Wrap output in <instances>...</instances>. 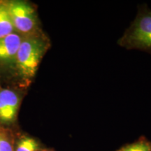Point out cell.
<instances>
[{
	"label": "cell",
	"mask_w": 151,
	"mask_h": 151,
	"mask_svg": "<svg viewBox=\"0 0 151 151\" xmlns=\"http://www.w3.org/2000/svg\"><path fill=\"white\" fill-rule=\"evenodd\" d=\"M21 99L16 90L0 88V123L10 124L16 121Z\"/></svg>",
	"instance_id": "cell-4"
},
{
	"label": "cell",
	"mask_w": 151,
	"mask_h": 151,
	"mask_svg": "<svg viewBox=\"0 0 151 151\" xmlns=\"http://www.w3.org/2000/svg\"><path fill=\"white\" fill-rule=\"evenodd\" d=\"M150 151H151V148H150Z\"/></svg>",
	"instance_id": "cell-10"
},
{
	"label": "cell",
	"mask_w": 151,
	"mask_h": 151,
	"mask_svg": "<svg viewBox=\"0 0 151 151\" xmlns=\"http://www.w3.org/2000/svg\"><path fill=\"white\" fill-rule=\"evenodd\" d=\"M16 32L26 37L42 32L36 9L24 1H6Z\"/></svg>",
	"instance_id": "cell-2"
},
{
	"label": "cell",
	"mask_w": 151,
	"mask_h": 151,
	"mask_svg": "<svg viewBox=\"0 0 151 151\" xmlns=\"http://www.w3.org/2000/svg\"><path fill=\"white\" fill-rule=\"evenodd\" d=\"M120 45L151 52V11L142 9L120 41Z\"/></svg>",
	"instance_id": "cell-3"
},
{
	"label": "cell",
	"mask_w": 151,
	"mask_h": 151,
	"mask_svg": "<svg viewBox=\"0 0 151 151\" xmlns=\"http://www.w3.org/2000/svg\"><path fill=\"white\" fill-rule=\"evenodd\" d=\"M23 38L14 32L0 39V67L14 68L17 53Z\"/></svg>",
	"instance_id": "cell-5"
},
{
	"label": "cell",
	"mask_w": 151,
	"mask_h": 151,
	"mask_svg": "<svg viewBox=\"0 0 151 151\" xmlns=\"http://www.w3.org/2000/svg\"><path fill=\"white\" fill-rule=\"evenodd\" d=\"M41 151H53V150H48V149H43Z\"/></svg>",
	"instance_id": "cell-9"
},
{
	"label": "cell",
	"mask_w": 151,
	"mask_h": 151,
	"mask_svg": "<svg viewBox=\"0 0 151 151\" xmlns=\"http://www.w3.org/2000/svg\"><path fill=\"white\" fill-rule=\"evenodd\" d=\"M50 46V41L43 32L23 38L14 67L22 81L28 83L35 76L39 64Z\"/></svg>",
	"instance_id": "cell-1"
},
{
	"label": "cell",
	"mask_w": 151,
	"mask_h": 151,
	"mask_svg": "<svg viewBox=\"0 0 151 151\" xmlns=\"http://www.w3.org/2000/svg\"><path fill=\"white\" fill-rule=\"evenodd\" d=\"M14 32L6 1H0V39L6 37Z\"/></svg>",
	"instance_id": "cell-6"
},
{
	"label": "cell",
	"mask_w": 151,
	"mask_h": 151,
	"mask_svg": "<svg viewBox=\"0 0 151 151\" xmlns=\"http://www.w3.org/2000/svg\"><path fill=\"white\" fill-rule=\"evenodd\" d=\"M40 143L35 138L23 135L15 142L14 151H41Z\"/></svg>",
	"instance_id": "cell-7"
},
{
	"label": "cell",
	"mask_w": 151,
	"mask_h": 151,
	"mask_svg": "<svg viewBox=\"0 0 151 151\" xmlns=\"http://www.w3.org/2000/svg\"><path fill=\"white\" fill-rule=\"evenodd\" d=\"M151 142L145 137H141L135 142L126 145L118 151H150Z\"/></svg>",
	"instance_id": "cell-8"
}]
</instances>
